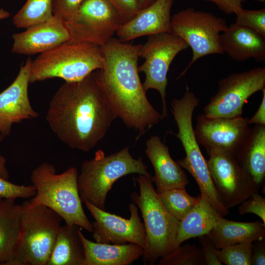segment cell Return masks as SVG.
Instances as JSON below:
<instances>
[{"mask_svg":"<svg viewBox=\"0 0 265 265\" xmlns=\"http://www.w3.org/2000/svg\"><path fill=\"white\" fill-rule=\"evenodd\" d=\"M84 0H53V14L64 21L70 18Z\"/></svg>","mask_w":265,"mask_h":265,"instance_id":"836d02e7","label":"cell"},{"mask_svg":"<svg viewBox=\"0 0 265 265\" xmlns=\"http://www.w3.org/2000/svg\"><path fill=\"white\" fill-rule=\"evenodd\" d=\"M238 213L240 215L252 213L258 216L265 224V199L255 192L240 204Z\"/></svg>","mask_w":265,"mask_h":265,"instance_id":"d6a6232c","label":"cell"},{"mask_svg":"<svg viewBox=\"0 0 265 265\" xmlns=\"http://www.w3.org/2000/svg\"><path fill=\"white\" fill-rule=\"evenodd\" d=\"M141 45L112 37L102 47V68L94 72L117 117L128 128L138 132V138L163 119L147 99L139 76L138 59Z\"/></svg>","mask_w":265,"mask_h":265,"instance_id":"7a4b0ae2","label":"cell"},{"mask_svg":"<svg viewBox=\"0 0 265 265\" xmlns=\"http://www.w3.org/2000/svg\"><path fill=\"white\" fill-rule=\"evenodd\" d=\"M75 225H61L47 265H83L85 252Z\"/></svg>","mask_w":265,"mask_h":265,"instance_id":"484cf974","label":"cell"},{"mask_svg":"<svg viewBox=\"0 0 265 265\" xmlns=\"http://www.w3.org/2000/svg\"><path fill=\"white\" fill-rule=\"evenodd\" d=\"M199 103V99L188 89L181 98L174 99L171 102V111L178 129L176 136L186 153V157L177 162L194 178L200 194L224 216L229 214V210L222 204L216 192L193 127V112Z\"/></svg>","mask_w":265,"mask_h":265,"instance_id":"52a82bcc","label":"cell"},{"mask_svg":"<svg viewBox=\"0 0 265 265\" xmlns=\"http://www.w3.org/2000/svg\"><path fill=\"white\" fill-rule=\"evenodd\" d=\"M258 244L253 245L251 265H265V244L264 238L258 241Z\"/></svg>","mask_w":265,"mask_h":265,"instance_id":"74e56055","label":"cell"},{"mask_svg":"<svg viewBox=\"0 0 265 265\" xmlns=\"http://www.w3.org/2000/svg\"><path fill=\"white\" fill-rule=\"evenodd\" d=\"M78 174L75 167L57 173L53 165L42 162L31 173L36 194L26 203L29 208L47 207L59 215L65 224L75 225L92 233V223L83 210L79 194Z\"/></svg>","mask_w":265,"mask_h":265,"instance_id":"3957f363","label":"cell"},{"mask_svg":"<svg viewBox=\"0 0 265 265\" xmlns=\"http://www.w3.org/2000/svg\"><path fill=\"white\" fill-rule=\"evenodd\" d=\"M31 62L28 58L12 83L0 93V132L4 137L10 134L14 124L39 116L28 94Z\"/></svg>","mask_w":265,"mask_h":265,"instance_id":"2e32d148","label":"cell"},{"mask_svg":"<svg viewBox=\"0 0 265 265\" xmlns=\"http://www.w3.org/2000/svg\"><path fill=\"white\" fill-rule=\"evenodd\" d=\"M248 119L242 116L223 118L201 114L194 129L196 140L209 155L223 153L236 158L250 131Z\"/></svg>","mask_w":265,"mask_h":265,"instance_id":"4fadbf2b","label":"cell"},{"mask_svg":"<svg viewBox=\"0 0 265 265\" xmlns=\"http://www.w3.org/2000/svg\"><path fill=\"white\" fill-rule=\"evenodd\" d=\"M84 204L94 219L92 233L95 242L112 244L132 243L145 249V228L138 215V208L134 203L129 205V219L101 210L88 202Z\"/></svg>","mask_w":265,"mask_h":265,"instance_id":"9a60e30c","label":"cell"},{"mask_svg":"<svg viewBox=\"0 0 265 265\" xmlns=\"http://www.w3.org/2000/svg\"><path fill=\"white\" fill-rule=\"evenodd\" d=\"M117 117L93 72L80 81L62 84L50 101L46 119L63 143L87 152Z\"/></svg>","mask_w":265,"mask_h":265,"instance_id":"6da1fadb","label":"cell"},{"mask_svg":"<svg viewBox=\"0 0 265 265\" xmlns=\"http://www.w3.org/2000/svg\"><path fill=\"white\" fill-rule=\"evenodd\" d=\"M171 21V32L184 40L192 52L191 60L179 77L199 59L224 53L220 36L228 26L224 19L212 13L189 7L175 13Z\"/></svg>","mask_w":265,"mask_h":265,"instance_id":"9c48e42d","label":"cell"},{"mask_svg":"<svg viewBox=\"0 0 265 265\" xmlns=\"http://www.w3.org/2000/svg\"><path fill=\"white\" fill-rule=\"evenodd\" d=\"M35 194L36 190L33 185L15 184L0 177V199L15 200L17 198H31Z\"/></svg>","mask_w":265,"mask_h":265,"instance_id":"1f68e13d","label":"cell"},{"mask_svg":"<svg viewBox=\"0 0 265 265\" xmlns=\"http://www.w3.org/2000/svg\"><path fill=\"white\" fill-rule=\"evenodd\" d=\"M209 156L207 163L213 185L221 202L227 209L240 204L258 192L260 186L235 157L223 153Z\"/></svg>","mask_w":265,"mask_h":265,"instance_id":"5bb4252c","label":"cell"},{"mask_svg":"<svg viewBox=\"0 0 265 265\" xmlns=\"http://www.w3.org/2000/svg\"><path fill=\"white\" fill-rule=\"evenodd\" d=\"M193 209L179 221L176 247L187 239L207 235L223 215L201 195Z\"/></svg>","mask_w":265,"mask_h":265,"instance_id":"603a6c76","label":"cell"},{"mask_svg":"<svg viewBox=\"0 0 265 265\" xmlns=\"http://www.w3.org/2000/svg\"><path fill=\"white\" fill-rule=\"evenodd\" d=\"M4 136L0 132V141L3 140ZM0 177L8 180L9 175L6 166V159L5 158L0 155Z\"/></svg>","mask_w":265,"mask_h":265,"instance_id":"ab89813d","label":"cell"},{"mask_svg":"<svg viewBox=\"0 0 265 265\" xmlns=\"http://www.w3.org/2000/svg\"><path fill=\"white\" fill-rule=\"evenodd\" d=\"M21 205L15 200L0 199V265L12 260L20 230Z\"/></svg>","mask_w":265,"mask_h":265,"instance_id":"d4e9b609","label":"cell"},{"mask_svg":"<svg viewBox=\"0 0 265 265\" xmlns=\"http://www.w3.org/2000/svg\"><path fill=\"white\" fill-rule=\"evenodd\" d=\"M70 40L101 48L113 37L123 21L108 0H84L64 21Z\"/></svg>","mask_w":265,"mask_h":265,"instance_id":"30bf717a","label":"cell"},{"mask_svg":"<svg viewBox=\"0 0 265 265\" xmlns=\"http://www.w3.org/2000/svg\"><path fill=\"white\" fill-rule=\"evenodd\" d=\"M140 5L141 9L144 8L153 2H154L156 0H137Z\"/></svg>","mask_w":265,"mask_h":265,"instance_id":"60d3db41","label":"cell"},{"mask_svg":"<svg viewBox=\"0 0 265 265\" xmlns=\"http://www.w3.org/2000/svg\"><path fill=\"white\" fill-rule=\"evenodd\" d=\"M265 88V68L231 74L219 81L217 92L204 107V114L223 118L242 116L243 106L248 98Z\"/></svg>","mask_w":265,"mask_h":265,"instance_id":"7c38bea8","label":"cell"},{"mask_svg":"<svg viewBox=\"0 0 265 265\" xmlns=\"http://www.w3.org/2000/svg\"><path fill=\"white\" fill-rule=\"evenodd\" d=\"M12 52L32 55L42 53L70 40L64 21L53 15L48 20L32 25L13 35Z\"/></svg>","mask_w":265,"mask_h":265,"instance_id":"e0dca14e","label":"cell"},{"mask_svg":"<svg viewBox=\"0 0 265 265\" xmlns=\"http://www.w3.org/2000/svg\"><path fill=\"white\" fill-rule=\"evenodd\" d=\"M253 244L241 242L218 249L221 263L226 265H250Z\"/></svg>","mask_w":265,"mask_h":265,"instance_id":"f546056e","label":"cell"},{"mask_svg":"<svg viewBox=\"0 0 265 265\" xmlns=\"http://www.w3.org/2000/svg\"><path fill=\"white\" fill-rule=\"evenodd\" d=\"M136 181L139 194L133 192L132 201L139 208L144 221L146 246L143 261L153 265L176 247L179 220L165 209L152 185V178L139 174Z\"/></svg>","mask_w":265,"mask_h":265,"instance_id":"8992f818","label":"cell"},{"mask_svg":"<svg viewBox=\"0 0 265 265\" xmlns=\"http://www.w3.org/2000/svg\"><path fill=\"white\" fill-rule=\"evenodd\" d=\"M240 165L260 186L265 178V125H255L236 157Z\"/></svg>","mask_w":265,"mask_h":265,"instance_id":"cb8c5ba5","label":"cell"},{"mask_svg":"<svg viewBox=\"0 0 265 265\" xmlns=\"http://www.w3.org/2000/svg\"><path fill=\"white\" fill-rule=\"evenodd\" d=\"M102 48L68 40L32 60L30 83L59 78L66 82L80 81L102 68Z\"/></svg>","mask_w":265,"mask_h":265,"instance_id":"5b68a950","label":"cell"},{"mask_svg":"<svg viewBox=\"0 0 265 265\" xmlns=\"http://www.w3.org/2000/svg\"><path fill=\"white\" fill-rule=\"evenodd\" d=\"M207 236L217 249L241 242L262 240L265 224L261 221L240 222L220 218Z\"/></svg>","mask_w":265,"mask_h":265,"instance_id":"7402d4cb","label":"cell"},{"mask_svg":"<svg viewBox=\"0 0 265 265\" xmlns=\"http://www.w3.org/2000/svg\"><path fill=\"white\" fill-rule=\"evenodd\" d=\"M188 48L184 40L172 32L149 36L140 48L139 55L144 61L138 69L145 75L143 86L146 92L152 89L159 92L162 104V119L168 116L166 89L170 65L178 54Z\"/></svg>","mask_w":265,"mask_h":265,"instance_id":"8fae6325","label":"cell"},{"mask_svg":"<svg viewBox=\"0 0 265 265\" xmlns=\"http://www.w3.org/2000/svg\"><path fill=\"white\" fill-rule=\"evenodd\" d=\"M145 153L154 169L152 181L156 190L186 187L189 183L186 174L171 158L168 147L159 137L152 135L146 141Z\"/></svg>","mask_w":265,"mask_h":265,"instance_id":"d6986e66","label":"cell"},{"mask_svg":"<svg viewBox=\"0 0 265 265\" xmlns=\"http://www.w3.org/2000/svg\"><path fill=\"white\" fill-rule=\"evenodd\" d=\"M159 265H205L200 247L187 244L175 248L160 258Z\"/></svg>","mask_w":265,"mask_h":265,"instance_id":"f1b7e54d","label":"cell"},{"mask_svg":"<svg viewBox=\"0 0 265 265\" xmlns=\"http://www.w3.org/2000/svg\"><path fill=\"white\" fill-rule=\"evenodd\" d=\"M255 1H258V2H264L265 1V0H254Z\"/></svg>","mask_w":265,"mask_h":265,"instance_id":"7bdbcfd3","label":"cell"},{"mask_svg":"<svg viewBox=\"0 0 265 265\" xmlns=\"http://www.w3.org/2000/svg\"><path fill=\"white\" fill-rule=\"evenodd\" d=\"M235 23L248 28L265 37V8H240L236 14Z\"/></svg>","mask_w":265,"mask_h":265,"instance_id":"4dcf8cb0","label":"cell"},{"mask_svg":"<svg viewBox=\"0 0 265 265\" xmlns=\"http://www.w3.org/2000/svg\"><path fill=\"white\" fill-rule=\"evenodd\" d=\"M53 0H26L13 18L18 28H26L44 22L53 15Z\"/></svg>","mask_w":265,"mask_h":265,"instance_id":"83f0119b","label":"cell"},{"mask_svg":"<svg viewBox=\"0 0 265 265\" xmlns=\"http://www.w3.org/2000/svg\"><path fill=\"white\" fill-rule=\"evenodd\" d=\"M147 168L141 157L135 159L132 157L129 146L108 156L99 150L93 158L81 164L78 176L81 201L106 211V196L114 183L131 174H142L151 178Z\"/></svg>","mask_w":265,"mask_h":265,"instance_id":"277c9868","label":"cell"},{"mask_svg":"<svg viewBox=\"0 0 265 265\" xmlns=\"http://www.w3.org/2000/svg\"><path fill=\"white\" fill-rule=\"evenodd\" d=\"M220 41L224 53L233 60H265V37L248 28L232 24L220 34Z\"/></svg>","mask_w":265,"mask_h":265,"instance_id":"ffe728a7","label":"cell"},{"mask_svg":"<svg viewBox=\"0 0 265 265\" xmlns=\"http://www.w3.org/2000/svg\"><path fill=\"white\" fill-rule=\"evenodd\" d=\"M165 209L177 219L181 220L195 206L199 196L194 197L188 194L186 187H175L156 190Z\"/></svg>","mask_w":265,"mask_h":265,"instance_id":"4316f807","label":"cell"},{"mask_svg":"<svg viewBox=\"0 0 265 265\" xmlns=\"http://www.w3.org/2000/svg\"><path fill=\"white\" fill-rule=\"evenodd\" d=\"M199 241L201 244L203 257L205 265H222L218 256V249L212 244L207 235L200 236Z\"/></svg>","mask_w":265,"mask_h":265,"instance_id":"d590c367","label":"cell"},{"mask_svg":"<svg viewBox=\"0 0 265 265\" xmlns=\"http://www.w3.org/2000/svg\"><path fill=\"white\" fill-rule=\"evenodd\" d=\"M10 14L6 10L1 8L0 9V20L4 19L9 17Z\"/></svg>","mask_w":265,"mask_h":265,"instance_id":"b9f144b4","label":"cell"},{"mask_svg":"<svg viewBox=\"0 0 265 265\" xmlns=\"http://www.w3.org/2000/svg\"><path fill=\"white\" fill-rule=\"evenodd\" d=\"M62 221L47 207L21 204L19 237L8 265H47Z\"/></svg>","mask_w":265,"mask_h":265,"instance_id":"ba28073f","label":"cell"},{"mask_svg":"<svg viewBox=\"0 0 265 265\" xmlns=\"http://www.w3.org/2000/svg\"><path fill=\"white\" fill-rule=\"evenodd\" d=\"M116 9L123 23L128 21L140 10L137 0H108Z\"/></svg>","mask_w":265,"mask_h":265,"instance_id":"e575fe53","label":"cell"},{"mask_svg":"<svg viewBox=\"0 0 265 265\" xmlns=\"http://www.w3.org/2000/svg\"><path fill=\"white\" fill-rule=\"evenodd\" d=\"M263 96L260 105L251 119H248L249 125H265V88L262 91Z\"/></svg>","mask_w":265,"mask_h":265,"instance_id":"f35d334b","label":"cell"},{"mask_svg":"<svg viewBox=\"0 0 265 265\" xmlns=\"http://www.w3.org/2000/svg\"><path fill=\"white\" fill-rule=\"evenodd\" d=\"M80 228L85 258L83 265H128L142 256L144 249L132 243L112 244L98 243L87 239Z\"/></svg>","mask_w":265,"mask_h":265,"instance_id":"44dd1931","label":"cell"},{"mask_svg":"<svg viewBox=\"0 0 265 265\" xmlns=\"http://www.w3.org/2000/svg\"><path fill=\"white\" fill-rule=\"evenodd\" d=\"M174 0H156L121 24L116 34L123 42L144 36L171 32V12Z\"/></svg>","mask_w":265,"mask_h":265,"instance_id":"ac0fdd59","label":"cell"},{"mask_svg":"<svg viewBox=\"0 0 265 265\" xmlns=\"http://www.w3.org/2000/svg\"><path fill=\"white\" fill-rule=\"evenodd\" d=\"M214 4L218 9L227 15L236 14L242 8V3L247 0H204Z\"/></svg>","mask_w":265,"mask_h":265,"instance_id":"8d00e7d4","label":"cell"}]
</instances>
